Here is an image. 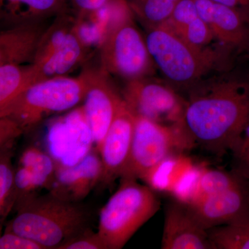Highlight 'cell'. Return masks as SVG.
Returning a JSON list of instances; mask_svg holds the SVG:
<instances>
[{"instance_id":"1","label":"cell","mask_w":249,"mask_h":249,"mask_svg":"<svg viewBox=\"0 0 249 249\" xmlns=\"http://www.w3.org/2000/svg\"><path fill=\"white\" fill-rule=\"evenodd\" d=\"M186 93L184 125L195 144L218 156L231 151L249 119V71L223 69Z\"/></svg>"},{"instance_id":"2","label":"cell","mask_w":249,"mask_h":249,"mask_svg":"<svg viewBox=\"0 0 249 249\" xmlns=\"http://www.w3.org/2000/svg\"><path fill=\"white\" fill-rule=\"evenodd\" d=\"M5 231L32 239L46 249H58L88 229L91 214L80 202L63 200L48 193L36 196L16 210Z\"/></svg>"},{"instance_id":"3","label":"cell","mask_w":249,"mask_h":249,"mask_svg":"<svg viewBox=\"0 0 249 249\" xmlns=\"http://www.w3.org/2000/svg\"><path fill=\"white\" fill-rule=\"evenodd\" d=\"M145 39L156 67L178 92H187L209 73L225 68L222 49L195 47L163 24L147 29Z\"/></svg>"},{"instance_id":"4","label":"cell","mask_w":249,"mask_h":249,"mask_svg":"<svg viewBox=\"0 0 249 249\" xmlns=\"http://www.w3.org/2000/svg\"><path fill=\"white\" fill-rule=\"evenodd\" d=\"M160 207L151 187L135 179H121L120 186L101 210L98 234L108 249H122Z\"/></svg>"},{"instance_id":"5","label":"cell","mask_w":249,"mask_h":249,"mask_svg":"<svg viewBox=\"0 0 249 249\" xmlns=\"http://www.w3.org/2000/svg\"><path fill=\"white\" fill-rule=\"evenodd\" d=\"M89 70L79 76L56 77L32 85L2 111L20 125L24 133L44 119L70 110L83 102L89 88Z\"/></svg>"},{"instance_id":"6","label":"cell","mask_w":249,"mask_h":249,"mask_svg":"<svg viewBox=\"0 0 249 249\" xmlns=\"http://www.w3.org/2000/svg\"><path fill=\"white\" fill-rule=\"evenodd\" d=\"M130 8L111 18L101 43V70L125 81L151 76L156 67Z\"/></svg>"},{"instance_id":"7","label":"cell","mask_w":249,"mask_h":249,"mask_svg":"<svg viewBox=\"0 0 249 249\" xmlns=\"http://www.w3.org/2000/svg\"><path fill=\"white\" fill-rule=\"evenodd\" d=\"M195 145L184 124H163L136 116L130 152L120 178L143 180L173 154Z\"/></svg>"},{"instance_id":"8","label":"cell","mask_w":249,"mask_h":249,"mask_svg":"<svg viewBox=\"0 0 249 249\" xmlns=\"http://www.w3.org/2000/svg\"><path fill=\"white\" fill-rule=\"evenodd\" d=\"M122 96L134 115L163 124H184L186 98L166 80L151 76L125 81Z\"/></svg>"},{"instance_id":"9","label":"cell","mask_w":249,"mask_h":249,"mask_svg":"<svg viewBox=\"0 0 249 249\" xmlns=\"http://www.w3.org/2000/svg\"><path fill=\"white\" fill-rule=\"evenodd\" d=\"M89 80L82 107L98 152L124 99L109 80V75L101 69L89 70Z\"/></svg>"},{"instance_id":"10","label":"cell","mask_w":249,"mask_h":249,"mask_svg":"<svg viewBox=\"0 0 249 249\" xmlns=\"http://www.w3.org/2000/svg\"><path fill=\"white\" fill-rule=\"evenodd\" d=\"M206 230L242 220L249 215V184L184 201Z\"/></svg>"},{"instance_id":"11","label":"cell","mask_w":249,"mask_h":249,"mask_svg":"<svg viewBox=\"0 0 249 249\" xmlns=\"http://www.w3.org/2000/svg\"><path fill=\"white\" fill-rule=\"evenodd\" d=\"M135 119L136 116L124 100L98 151L102 163L100 186H109L116 178H120L128 160Z\"/></svg>"},{"instance_id":"12","label":"cell","mask_w":249,"mask_h":249,"mask_svg":"<svg viewBox=\"0 0 249 249\" xmlns=\"http://www.w3.org/2000/svg\"><path fill=\"white\" fill-rule=\"evenodd\" d=\"M161 249H213L209 232L181 199L165 208Z\"/></svg>"},{"instance_id":"13","label":"cell","mask_w":249,"mask_h":249,"mask_svg":"<svg viewBox=\"0 0 249 249\" xmlns=\"http://www.w3.org/2000/svg\"><path fill=\"white\" fill-rule=\"evenodd\" d=\"M90 152L73 165H59L49 193L71 202H80L99 184L102 173L101 156Z\"/></svg>"},{"instance_id":"14","label":"cell","mask_w":249,"mask_h":249,"mask_svg":"<svg viewBox=\"0 0 249 249\" xmlns=\"http://www.w3.org/2000/svg\"><path fill=\"white\" fill-rule=\"evenodd\" d=\"M199 16L224 45L242 50L249 34V17L213 0H194Z\"/></svg>"},{"instance_id":"15","label":"cell","mask_w":249,"mask_h":249,"mask_svg":"<svg viewBox=\"0 0 249 249\" xmlns=\"http://www.w3.org/2000/svg\"><path fill=\"white\" fill-rule=\"evenodd\" d=\"M44 21L6 27L0 33V65H29L47 29Z\"/></svg>"},{"instance_id":"16","label":"cell","mask_w":249,"mask_h":249,"mask_svg":"<svg viewBox=\"0 0 249 249\" xmlns=\"http://www.w3.org/2000/svg\"><path fill=\"white\" fill-rule=\"evenodd\" d=\"M88 47L78 34L76 24L61 48L51 58L43 62L27 65L31 87L44 80L66 76L84 61Z\"/></svg>"},{"instance_id":"17","label":"cell","mask_w":249,"mask_h":249,"mask_svg":"<svg viewBox=\"0 0 249 249\" xmlns=\"http://www.w3.org/2000/svg\"><path fill=\"white\" fill-rule=\"evenodd\" d=\"M163 25L188 43L199 48L209 47L215 39L199 16L194 0H180L169 19Z\"/></svg>"},{"instance_id":"18","label":"cell","mask_w":249,"mask_h":249,"mask_svg":"<svg viewBox=\"0 0 249 249\" xmlns=\"http://www.w3.org/2000/svg\"><path fill=\"white\" fill-rule=\"evenodd\" d=\"M65 0H0L1 20L6 27L42 22L66 11Z\"/></svg>"},{"instance_id":"19","label":"cell","mask_w":249,"mask_h":249,"mask_svg":"<svg viewBox=\"0 0 249 249\" xmlns=\"http://www.w3.org/2000/svg\"><path fill=\"white\" fill-rule=\"evenodd\" d=\"M76 24V18L67 14V11L58 15L44 33L32 63L45 62L56 53L64 45Z\"/></svg>"},{"instance_id":"20","label":"cell","mask_w":249,"mask_h":249,"mask_svg":"<svg viewBox=\"0 0 249 249\" xmlns=\"http://www.w3.org/2000/svg\"><path fill=\"white\" fill-rule=\"evenodd\" d=\"M19 165L32 175L40 189H50L55 179L58 163L47 152L37 147L30 146L22 152Z\"/></svg>"},{"instance_id":"21","label":"cell","mask_w":249,"mask_h":249,"mask_svg":"<svg viewBox=\"0 0 249 249\" xmlns=\"http://www.w3.org/2000/svg\"><path fill=\"white\" fill-rule=\"evenodd\" d=\"M132 14L145 29L158 27L169 19L180 0H127Z\"/></svg>"},{"instance_id":"22","label":"cell","mask_w":249,"mask_h":249,"mask_svg":"<svg viewBox=\"0 0 249 249\" xmlns=\"http://www.w3.org/2000/svg\"><path fill=\"white\" fill-rule=\"evenodd\" d=\"M30 87L27 65H0V111Z\"/></svg>"},{"instance_id":"23","label":"cell","mask_w":249,"mask_h":249,"mask_svg":"<svg viewBox=\"0 0 249 249\" xmlns=\"http://www.w3.org/2000/svg\"><path fill=\"white\" fill-rule=\"evenodd\" d=\"M245 182L231 171L208 169L199 173L192 196L183 200L189 201L203 196L217 194Z\"/></svg>"},{"instance_id":"24","label":"cell","mask_w":249,"mask_h":249,"mask_svg":"<svg viewBox=\"0 0 249 249\" xmlns=\"http://www.w3.org/2000/svg\"><path fill=\"white\" fill-rule=\"evenodd\" d=\"M208 232L213 249H249V215Z\"/></svg>"},{"instance_id":"25","label":"cell","mask_w":249,"mask_h":249,"mask_svg":"<svg viewBox=\"0 0 249 249\" xmlns=\"http://www.w3.org/2000/svg\"><path fill=\"white\" fill-rule=\"evenodd\" d=\"M0 222L1 227L15 209V173L12 148L0 149Z\"/></svg>"},{"instance_id":"26","label":"cell","mask_w":249,"mask_h":249,"mask_svg":"<svg viewBox=\"0 0 249 249\" xmlns=\"http://www.w3.org/2000/svg\"><path fill=\"white\" fill-rule=\"evenodd\" d=\"M40 188L30 173L18 165L15 173V210L37 196V191Z\"/></svg>"},{"instance_id":"27","label":"cell","mask_w":249,"mask_h":249,"mask_svg":"<svg viewBox=\"0 0 249 249\" xmlns=\"http://www.w3.org/2000/svg\"><path fill=\"white\" fill-rule=\"evenodd\" d=\"M58 249H108L98 232L88 228L73 236L59 247Z\"/></svg>"},{"instance_id":"28","label":"cell","mask_w":249,"mask_h":249,"mask_svg":"<svg viewBox=\"0 0 249 249\" xmlns=\"http://www.w3.org/2000/svg\"><path fill=\"white\" fill-rule=\"evenodd\" d=\"M24 132L19 124L8 116L0 117V149L12 148L14 142Z\"/></svg>"},{"instance_id":"29","label":"cell","mask_w":249,"mask_h":249,"mask_svg":"<svg viewBox=\"0 0 249 249\" xmlns=\"http://www.w3.org/2000/svg\"><path fill=\"white\" fill-rule=\"evenodd\" d=\"M0 249H46L32 239L10 231H4L0 238Z\"/></svg>"},{"instance_id":"30","label":"cell","mask_w":249,"mask_h":249,"mask_svg":"<svg viewBox=\"0 0 249 249\" xmlns=\"http://www.w3.org/2000/svg\"><path fill=\"white\" fill-rule=\"evenodd\" d=\"M71 6L77 18L81 19L96 14L110 4L113 0H65Z\"/></svg>"},{"instance_id":"31","label":"cell","mask_w":249,"mask_h":249,"mask_svg":"<svg viewBox=\"0 0 249 249\" xmlns=\"http://www.w3.org/2000/svg\"><path fill=\"white\" fill-rule=\"evenodd\" d=\"M231 171L249 184V145L238 155L232 157Z\"/></svg>"},{"instance_id":"32","label":"cell","mask_w":249,"mask_h":249,"mask_svg":"<svg viewBox=\"0 0 249 249\" xmlns=\"http://www.w3.org/2000/svg\"><path fill=\"white\" fill-rule=\"evenodd\" d=\"M213 1L239 10L249 17V0H213Z\"/></svg>"},{"instance_id":"33","label":"cell","mask_w":249,"mask_h":249,"mask_svg":"<svg viewBox=\"0 0 249 249\" xmlns=\"http://www.w3.org/2000/svg\"><path fill=\"white\" fill-rule=\"evenodd\" d=\"M242 51L246 52L247 57H249V34L247 40H246L245 45H244L243 47H242Z\"/></svg>"}]
</instances>
